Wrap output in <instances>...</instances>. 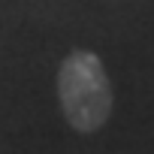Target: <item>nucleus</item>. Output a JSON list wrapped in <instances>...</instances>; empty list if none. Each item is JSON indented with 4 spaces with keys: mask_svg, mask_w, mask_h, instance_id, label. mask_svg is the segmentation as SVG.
Segmentation results:
<instances>
[{
    "mask_svg": "<svg viewBox=\"0 0 154 154\" xmlns=\"http://www.w3.org/2000/svg\"><path fill=\"white\" fill-rule=\"evenodd\" d=\"M57 100L66 124L79 133L100 130L112 115V82L94 51L75 48L57 69Z\"/></svg>",
    "mask_w": 154,
    "mask_h": 154,
    "instance_id": "obj_1",
    "label": "nucleus"
}]
</instances>
